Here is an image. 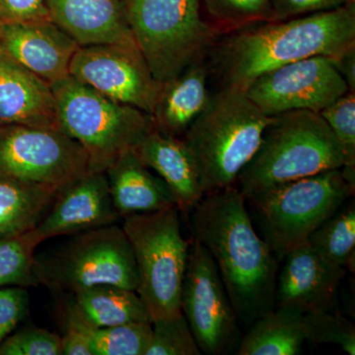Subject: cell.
Masks as SVG:
<instances>
[{
  "label": "cell",
  "mask_w": 355,
  "mask_h": 355,
  "mask_svg": "<svg viewBox=\"0 0 355 355\" xmlns=\"http://www.w3.org/2000/svg\"><path fill=\"white\" fill-rule=\"evenodd\" d=\"M87 172V153L60 128L0 127V178L60 189Z\"/></svg>",
  "instance_id": "10"
},
{
  "label": "cell",
  "mask_w": 355,
  "mask_h": 355,
  "mask_svg": "<svg viewBox=\"0 0 355 355\" xmlns=\"http://www.w3.org/2000/svg\"><path fill=\"white\" fill-rule=\"evenodd\" d=\"M125 19L151 73L163 83L202 60L216 41L200 0H123Z\"/></svg>",
  "instance_id": "6"
},
{
  "label": "cell",
  "mask_w": 355,
  "mask_h": 355,
  "mask_svg": "<svg viewBox=\"0 0 355 355\" xmlns=\"http://www.w3.org/2000/svg\"><path fill=\"white\" fill-rule=\"evenodd\" d=\"M73 296L67 312L90 328H108L132 322H153L137 291L111 286L80 289Z\"/></svg>",
  "instance_id": "22"
},
{
  "label": "cell",
  "mask_w": 355,
  "mask_h": 355,
  "mask_svg": "<svg viewBox=\"0 0 355 355\" xmlns=\"http://www.w3.org/2000/svg\"><path fill=\"white\" fill-rule=\"evenodd\" d=\"M69 76L150 116L161 85L135 42L79 46Z\"/></svg>",
  "instance_id": "13"
},
{
  "label": "cell",
  "mask_w": 355,
  "mask_h": 355,
  "mask_svg": "<svg viewBox=\"0 0 355 355\" xmlns=\"http://www.w3.org/2000/svg\"><path fill=\"white\" fill-rule=\"evenodd\" d=\"M179 209L123 218L137 270V293L151 320L181 311V291L190 244L181 231Z\"/></svg>",
  "instance_id": "7"
},
{
  "label": "cell",
  "mask_w": 355,
  "mask_h": 355,
  "mask_svg": "<svg viewBox=\"0 0 355 355\" xmlns=\"http://www.w3.org/2000/svg\"><path fill=\"white\" fill-rule=\"evenodd\" d=\"M303 313L289 307H277L254 322L242 336L238 355H297L306 338Z\"/></svg>",
  "instance_id": "24"
},
{
  "label": "cell",
  "mask_w": 355,
  "mask_h": 355,
  "mask_svg": "<svg viewBox=\"0 0 355 355\" xmlns=\"http://www.w3.org/2000/svg\"><path fill=\"white\" fill-rule=\"evenodd\" d=\"M345 165L342 146L321 114L297 110L272 116L236 183L252 200L279 184Z\"/></svg>",
  "instance_id": "3"
},
{
  "label": "cell",
  "mask_w": 355,
  "mask_h": 355,
  "mask_svg": "<svg viewBox=\"0 0 355 355\" xmlns=\"http://www.w3.org/2000/svg\"><path fill=\"white\" fill-rule=\"evenodd\" d=\"M354 193L342 169H333L279 184L251 202L260 214L266 241L282 259Z\"/></svg>",
  "instance_id": "9"
},
{
  "label": "cell",
  "mask_w": 355,
  "mask_h": 355,
  "mask_svg": "<svg viewBox=\"0 0 355 355\" xmlns=\"http://www.w3.org/2000/svg\"><path fill=\"white\" fill-rule=\"evenodd\" d=\"M245 202L234 184L207 193L191 209L190 225L193 239L214 259L238 320L253 324L275 307L279 265Z\"/></svg>",
  "instance_id": "1"
},
{
  "label": "cell",
  "mask_w": 355,
  "mask_h": 355,
  "mask_svg": "<svg viewBox=\"0 0 355 355\" xmlns=\"http://www.w3.org/2000/svg\"><path fill=\"white\" fill-rule=\"evenodd\" d=\"M354 46V0L334 10L236 29L216 39L207 55V67L222 87L245 91L258 77L282 65L318 55L336 58Z\"/></svg>",
  "instance_id": "2"
},
{
  "label": "cell",
  "mask_w": 355,
  "mask_h": 355,
  "mask_svg": "<svg viewBox=\"0 0 355 355\" xmlns=\"http://www.w3.org/2000/svg\"><path fill=\"white\" fill-rule=\"evenodd\" d=\"M0 355H62V336L38 327L21 329L1 343Z\"/></svg>",
  "instance_id": "32"
},
{
  "label": "cell",
  "mask_w": 355,
  "mask_h": 355,
  "mask_svg": "<svg viewBox=\"0 0 355 355\" xmlns=\"http://www.w3.org/2000/svg\"><path fill=\"white\" fill-rule=\"evenodd\" d=\"M69 237L55 251L36 257L40 284L70 294L99 284L137 291L135 256L121 225L111 224Z\"/></svg>",
  "instance_id": "8"
},
{
  "label": "cell",
  "mask_w": 355,
  "mask_h": 355,
  "mask_svg": "<svg viewBox=\"0 0 355 355\" xmlns=\"http://www.w3.org/2000/svg\"><path fill=\"white\" fill-rule=\"evenodd\" d=\"M29 304V293L26 287L0 288V345L27 316Z\"/></svg>",
  "instance_id": "33"
},
{
  "label": "cell",
  "mask_w": 355,
  "mask_h": 355,
  "mask_svg": "<svg viewBox=\"0 0 355 355\" xmlns=\"http://www.w3.org/2000/svg\"><path fill=\"white\" fill-rule=\"evenodd\" d=\"M181 312L202 354L237 352L242 340L237 315L214 259L193 239L181 291Z\"/></svg>",
  "instance_id": "11"
},
{
  "label": "cell",
  "mask_w": 355,
  "mask_h": 355,
  "mask_svg": "<svg viewBox=\"0 0 355 355\" xmlns=\"http://www.w3.org/2000/svg\"><path fill=\"white\" fill-rule=\"evenodd\" d=\"M275 284V307L305 313L335 306L340 282L347 270L320 256L307 242L287 252Z\"/></svg>",
  "instance_id": "16"
},
{
  "label": "cell",
  "mask_w": 355,
  "mask_h": 355,
  "mask_svg": "<svg viewBox=\"0 0 355 355\" xmlns=\"http://www.w3.org/2000/svg\"><path fill=\"white\" fill-rule=\"evenodd\" d=\"M58 128L51 84L0 51V127Z\"/></svg>",
  "instance_id": "17"
},
{
  "label": "cell",
  "mask_w": 355,
  "mask_h": 355,
  "mask_svg": "<svg viewBox=\"0 0 355 355\" xmlns=\"http://www.w3.org/2000/svg\"><path fill=\"white\" fill-rule=\"evenodd\" d=\"M58 128L88 155L89 172H106L121 153L154 130L153 116L67 76L51 83Z\"/></svg>",
  "instance_id": "5"
},
{
  "label": "cell",
  "mask_w": 355,
  "mask_h": 355,
  "mask_svg": "<svg viewBox=\"0 0 355 355\" xmlns=\"http://www.w3.org/2000/svg\"><path fill=\"white\" fill-rule=\"evenodd\" d=\"M39 245L32 231L0 240V288L40 286L35 273V252Z\"/></svg>",
  "instance_id": "26"
},
{
  "label": "cell",
  "mask_w": 355,
  "mask_h": 355,
  "mask_svg": "<svg viewBox=\"0 0 355 355\" xmlns=\"http://www.w3.org/2000/svg\"><path fill=\"white\" fill-rule=\"evenodd\" d=\"M60 189L0 178V240L34 230Z\"/></svg>",
  "instance_id": "23"
},
{
  "label": "cell",
  "mask_w": 355,
  "mask_h": 355,
  "mask_svg": "<svg viewBox=\"0 0 355 355\" xmlns=\"http://www.w3.org/2000/svg\"><path fill=\"white\" fill-rule=\"evenodd\" d=\"M120 219L110 196L106 172H87L62 187L34 230L40 244L116 223Z\"/></svg>",
  "instance_id": "14"
},
{
  "label": "cell",
  "mask_w": 355,
  "mask_h": 355,
  "mask_svg": "<svg viewBox=\"0 0 355 355\" xmlns=\"http://www.w3.org/2000/svg\"><path fill=\"white\" fill-rule=\"evenodd\" d=\"M209 67L202 58L161 83L151 114L155 130L182 139L209 102Z\"/></svg>",
  "instance_id": "20"
},
{
  "label": "cell",
  "mask_w": 355,
  "mask_h": 355,
  "mask_svg": "<svg viewBox=\"0 0 355 355\" xmlns=\"http://www.w3.org/2000/svg\"><path fill=\"white\" fill-rule=\"evenodd\" d=\"M349 91L334 58L323 55L282 65L245 89L248 98L270 116L297 110L320 114Z\"/></svg>",
  "instance_id": "12"
},
{
  "label": "cell",
  "mask_w": 355,
  "mask_h": 355,
  "mask_svg": "<svg viewBox=\"0 0 355 355\" xmlns=\"http://www.w3.org/2000/svg\"><path fill=\"white\" fill-rule=\"evenodd\" d=\"M49 16L80 46L135 42L123 0H46Z\"/></svg>",
  "instance_id": "18"
},
{
  "label": "cell",
  "mask_w": 355,
  "mask_h": 355,
  "mask_svg": "<svg viewBox=\"0 0 355 355\" xmlns=\"http://www.w3.org/2000/svg\"><path fill=\"white\" fill-rule=\"evenodd\" d=\"M308 244L324 260L354 272L355 263V205H342L313 231Z\"/></svg>",
  "instance_id": "25"
},
{
  "label": "cell",
  "mask_w": 355,
  "mask_h": 355,
  "mask_svg": "<svg viewBox=\"0 0 355 355\" xmlns=\"http://www.w3.org/2000/svg\"><path fill=\"white\" fill-rule=\"evenodd\" d=\"M183 313H175L153 321L150 343L146 355H200Z\"/></svg>",
  "instance_id": "29"
},
{
  "label": "cell",
  "mask_w": 355,
  "mask_h": 355,
  "mask_svg": "<svg viewBox=\"0 0 355 355\" xmlns=\"http://www.w3.org/2000/svg\"><path fill=\"white\" fill-rule=\"evenodd\" d=\"M79 44L51 19L2 23L0 51L50 84L69 76Z\"/></svg>",
  "instance_id": "15"
},
{
  "label": "cell",
  "mask_w": 355,
  "mask_h": 355,
  "mask_svg": "<svg viewBox=\"0 0 355 355\" xmlns=\"http://www.w3.org/2000/svg\"><path fill=\"white\" fill-rule=\"evenodd\" d=\"M354 0H270V21H284L334 10Z\"/></svg>",
  "instance_id": "34"
},
{
  "label": "cell",
  "mask_w": 355,
  "mask_h": 355,
  "mask_svg": "<svg viewBox=\"0 0 355 355\" xmlns=\"http://www.w3.org/2000/svg\"><path fill=\"white\" fill-rule=\"evenodd\" d=\"M106 175L112 202L121 219L178 207L171 189L144 164L135 149L121 153Z\"/></svg>",
  "instance_id": "19"
},
{
  "label": "cell",
  "mask_w": 355,
  "mask_h": 355,
  "mask_svg": "<svg viewBox=\"0 0 355 355\" xmlns=\"http://www.w3.org/2000/svg\"><path fill=\"white\" fill-rule=\"evenodd\" d=\"M336 69L343 77L349 90L355 92V46L340 57L334 58Z\"/></svg>",
  "instance_id": "37"
},
{
  "label": "cell",
  "mask_w": 355,
  "mask_h": 355,
  "mask_svg": "<svg viewBox=\"0 0 355 355\" xmlns=\"http://www.w3.org/2000/svg\"><path fill=\"white\" fill-rule=\"evenodd\" d=\"M207 12L220 24L236 29L270 21V0H200Z\"/></svg>",
  "instance_id": "30"
},
{
  "label": "cell",
  "mask_w": 355,
  "mask_h": 355,
  "mask_svg": "<svg viewBox=\"0 0 355 355\" xmlns=\"http://www.w3.org/2000/svg\"><path fill=\"white\" fill-rule=\"evenodd\" d=\"M342 146L345 165L355 167V92H349L320 113Z\"/></svg>",
  "instance_id": "31"
},
{
  "label": "cell",
  "mask_w": 355,
  "mask_h": 355,
  "mask_svg": "<svg viewBox=\"0 0 355 355\" xmlns=\"http://www.w3.org/2000/svg\"><path fill=\"white\" fill-rule=\"evenodd\" d=\"M270 120L244 90L222 87L210 95L182 137L197 166L205 196L236 183Z\"/></svg>",
  "instance_id": "4"
},
{
  "label": "cell",
  "mask_w": 355,
  "mask_h": 355,
  "mask_svg": "<svg viewBox=\"0 0 355 355\" xmlns=\"http://www.w3.org/2000/svg\"><path fill=\"white\" fill-rule=\"evenodd\" d=\"M50 19L46 0H0L2 23Z\"/></svg>",
  "instance_id": "35"
},
{
  "label": "cell",
  "mask_w": 355,
  "mask_h": 355,
  "mask_svg": "<svg viewBox=\"0 0 355 355\" xmlns=\"http://www.w3.org/2000/svg\"><path fill=\"white\" fill-rule=\"evenodd\" d=\"M1 26H2V22H1V21H0V31H1Z\"/></svg>",
  "instance_id": "38"
},
{
  "label": "cell",
  "mask_w": 355,
  "mask_h": 355,
  "mask_svg": "<svg viewBox=\"0 0 355 355\" xmlns=\"http://www.w3.org/2000/svg\"><path fill=\"white\" fill-rule=\"evenodd\" d=\"M135 150L144 164L157 173L171 189L180 211H190L202 200L205 193L197 166L183 139L154 128Z\"/></svg>",
  "instance_id": "21"
},
{
  "label": "cell",
  "mask_w": 355,
  "mask_h": 355,
  "mask_svg": "<svg viewBox=\"0 0 355 355\" xmlns=\"http://www.w3.org/2000/svg\"><path fill=\"white\" fill-rule=\"evenodd\" d=\"M62 355H94L83 324L65 312V331L62 336Z\"/></svg>",
  "instance_id": "36"
},
{
  "label": "cell",
  "mask_w": 355,
  "mask_h": 355,
  "mask_svg": "<svg viewBox=\"0 0 355 355\" xmlns=\"http://www.w3.org/2000/svg\"><path fill=\"white\" fill-rule=\"evenodd\" d=\"M303 331L306 340L313 343H334L349 355L355 354V327L336 310H314L303 315Z\"/></svg>",
  "instance_id": "28"
},
{
  "label": "cell",
  "mask_w": 355,
  "mask_h": 355,
  "mask_svg": "<svg viewBox=\"0 0 355 355\" xmlns=\"http://www.w3.org/2000/svg\"><path fill=\"white\" fill-rule=\"evenodd\" d=\"M81 324L87 333L94 355H146L153 331V322L149 321L98 329Z\"/></svg>",
  "instance_id": "27"
}]
</instances>
